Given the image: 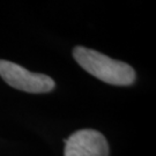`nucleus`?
I'll return each mask as SVG.
<instances>
[{
    "instance_id": "f257e3e1",
    "label": "nucleus",
    "mask_w": 156,
    "mask_h": 156,
    "mask_svg": "<svg viewBox=\"0 0 156 156\" xmlns=\"http://www.w3.org/2000/svg\"><path fill=\"white\" fill-rule=\"evenodd\" d=\"M73 57L86 72L105 83L131 86L135 81V72L128 64L111 59L98 51L76 46Z\"/></svg>"
},
{
    "instance_id": "f03ea898",
    "label": "nucleus",
    "mask_w": 156,
    "mask_h": 156,
    "mask_svg": "<svg viewBox=\"0 0 156 156\" xmlns=\"http://www.w3.org/2000/svg\"><path fill=\"white\" fill-rule=\"evenodd\" d=\"M0 76L11 87L27 93H49L55 88V81L50 76L29 72L24 67L8 60H0Z\"/></svg>"
},
{
    "instance_id": "7ed1b4c3",
    "label": "nucleus",
    "mask_w": 156,
    "mask_h": 156,
    "mask_svg": "<svg viewBox=\"0 0 156 156\" xmlns=\"http://www.w3.org/2000/svg\"><path fill=\"white\" fill-rule=\"evenodd\" d=\"M65 144V156H109L108 141L95 129H80Z\"/></svg>"
}]
</instances>
